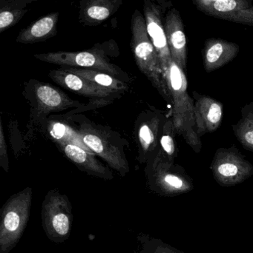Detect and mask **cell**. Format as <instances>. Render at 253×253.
<instances>
[{"label": "cell", "mask_w": 253, "mask_h": 253, "mask_svg": "<svg viewBox=\"0 0 253 253\" xmlns=\"http://www.w3.org/2000/svg\"><path fill=\"white\" fill-rule=\"evenodd\" d=\"M59 13H51L40 18L19 33L16 42L22 44H32L45 41L55 36Z\"/></svg>", "instance_id": "2e32d148"}, {"label": "cell", "mask_w": 253, "mask_h": 253, "mask_svg": "<svg viewBox=\"0 0 253 253\" xmlns=\"http://www.w3.org/2000/svg\"><path fill=\"white\" fill-rule=\"evenodd\" d=\"M32 190H25L10 197L4 205L1 227V253H7L17 243L29 216Z\"/></svg>", "instance_id": "3957f363"}, {"label": "cell", "mask_w": 253, "mask_h": 253, "mask_svg": "<svg viewBox=\"0 0 253 253\" xmlns=\"http://www.w3.org/2000/svg\"><path fill=\"white\" fill-rule=\"evenodd\" d=\"M0 162L1 166L4 170L8 169V156H7V146L4 140V132H3L2 125L0 126Z\"/></svg>", "instance_id": "4316f807"}, {"label": "cell", "mask_w": 253, "mask_h": 253, "mask_svg": "<svg viewBox=\"0 0 253 253\" xmlns=\"http://www.w3.org/2000/svg\"><path fill=\"white\" fill-rule=\"evenodd\" d=\"M253 0H218L212 2L195 3L199 10L209 16H218L239 9L247 8L253 5Z\"/></svg>", "instance_id": "ffe728a7"}, {"label": "cell", "mask_w": 253, "mask_h": 253, "mask_svg": "<svg viewBox=\"0 0 253 253\" xmlns=\"http://www.w3.org/2000/svg\"><path fill=\"white\" fill-rule=\"evenodd\" d=\"M22 14L23 12L18 10H1L0 13V32L15 25Z\"/></svg>", "instance_id": "d4e9b609"}, {"label": "cell", "mask_w": 253, "mask_h": 253, "mask_svg": "<svg viewBox=\"0 0 253 253\" xmlns=\"http://www.w3.org/2000/svg\"><path fill=\"white\" fill-rule=\"evenodd\" d=\"M131 31V47L138 68L151 82L160 95L168 102L172 103V98L160 59L147 32L145 17L138 10H135L132 15Z\"/></svg>", "instance_id": "6da1fadb"}, {"label": "cell", "mask_w": 253, "mask_h": 253, "mask_svg": "<svg viewBox=\"0 0 253 253\" xmlns=\"http://www.w3.org/2000/svg\"><path fill=\"white\" fill-rule=\"evenodd\" d=\"M165 80L172 98L173 121L175 130L183 134L192 147L201 148V141L193 126L195 120L194 104L187 92V80L184 71L173 60L164 74Z\"/></svg>", "instance_id": "7a4b0ae2"}, {"label": "cell", "mask_w": 253, "mask_h": 253, "mask_svg": "<svg viewBox=\"0 0 253 253\" xmlns=\"http://www.w3.org/2000/svg\"><path fill=\"white\" fill-rule=\"evenodd\" d=\"M150 166L149 179L154 190L164 196H174L193 190L191 178L181 168L174 166L173 162L159 151Z\"/></svg>", "instance_id": "5b68a950"}, {"label": "cell", "mask_w": 253, "mask_h": 253, "mask_svg": "<svg viewBox=\"0 0 253 253\" xmlns=\"http://www.w3.org/2000/svg\"><path fill=\"white\" fill-rule=\"evenodd\" d=\"M144 11L147 32L157 51L164 74L167 71L172 59L168 45L161 8L151 0H146Z\"/></svg>", "instance_id": "ba28073f"}, {"label": "cell", "mask_w": 253, "mask_h": 253, "mask_svg": "<svg viewBox=\"0 0 253 253\" xmlns=\"http://www.w3.org/2000/svg\"><path fill=\"white\" fill-rule=\"evenodd\" d=\"M34 90L37 117H43L51 112L82 106L80 102L71 99L64 92L50 84L37 83L34 84Z\"/></svg>", "instance_id": "30bf717a"}, {"label": "cell", "mask_w": 253, "mask_h": 253, "mask_svg": "<svg viewBox=\"0 0 253 253\" xmlns=\"http://www.w3.org/2000/svg\"><path fill=\"white\" fill-rule=\"evenodd\" d=\"M161 120L158 116H150L138 127L137 141L141 163L148 160L155 150L158 143Z\"/></svg>", "instance_id": "9a60e30c"}, {"label": "cell", "mask_w": 253, "mask_h": 253, "mask_svg": "<svg viewBox=\"0 0 253 253\" xmlns=\"http://www.w3.org/2000/svg\"><path fill=\"white\" fill-rule=\"evenodd\" d=\"M240 47L237 44L221 39H209L203 50V65L210 73L231 62L237 56Z\"/></svg>", "instance_id": "4fadbf2b"}, {"label": "cell", "mask_w": 253, "mask_h": 253, "mask_svg": "<svg viewBox=\"0 0 253 253\" xmlns=\"http://www.w3.org/2000/svg\"><path fill=\"white\" fill-rule=\"evenodd\" d=\"M113 5L110 0H90L86 4L83 13L90 22H101L109 17Z\"/></svg>", "instance_id": "7402d4cb"}, {"label": "cell", "mask_w": 253, "mask_h": 253, "mask_svg": "<svg viewBox=\"0 0 253 253\" xmlns=\"http://www.w3.org/2000/svg\"><path fill=\"white\" fill-rule=\"evenodd\" d=\"M61 149L67 158L79 169L89 175L105 180L114 178L111 169L97 159L95 153L72 144H60Z\"/></svg>", "instance_id": "7c38bea8"}, {"label": "cell", "mask_w": 253, "mask_h": 253, "mask_svg": "<svg viewBox=\"0 0 253 253\" xmlns=\"http://www.w3.org/2000/svg\"><path fill=\"white\" fill-rule=\"evenodd\" d=\"M145 253H185L158 239H152L147 245Z\"/></svg>", "instance_id": "484cf974"}, {"label": "cell", "mask_w": 253, "mask_h": 253, "mask_svg": "<svg viewBox=\"0 0 253 253\" xmlns=\"http://www.w3.org/2000/svg\"><path fill=\"white\" fill-rule=\"evenodd\" d=\"M39 60L61 65L62 68H85L98 70L125 79V74L120 68L111 64L103 52L98 48L79 52H51L34 55Z\"/></svg>", "instance_id": "277c9868"}, {"label": "cell", "mask_w": 253, "mask_h": 253, "mask_svg": "<svg viewBox=\"0 0 253 253\" xmlns=\"http://www.w3.org/2000/svg\"><path fill=\"white\" fill-rule=\"evenodd\" d=\"M78 132L85 145L95 155L102 158L112 169L125 175L129 172V166L124 151L111 135L91 125L84 124Z\"/></svg>", "instance_id": "8992f818"}, {"label": "cell", "mask_w": 253, "mask_h": 253, "mask_svg": "<svg viewBox=\"0 0 253 253\" xmlns=\"http://www.w3.org/2000/svg\"><path fill=\"white\" fill-rule=\"evenodd\" d=\"M164 27L172 60L184 71L187 63V37L182 19L176 8L168 10Z\"/></svg>", "instance_id": "8fae6325"}, {"label": "cell", "mask_w": 253, "mask_h": 253, "mask_svg": "<svg viewBox=\"0 0 253 253\" xmlns=\"http://www.w3.org/2000/svg\"><path fill=\"white\" fill-rule=\"evenodd\" d=\"M162 128V135L160 139V144L161 146L160 152L165 158L174 162L176 148L173 135L174 131L175 130L173 121L167 120Z\"/></svg>", "instance_id": "603a6c76"}, {"label": "cell", "mask_w": 253, "mask_h": 253, "mask_svg": "<svg viewBox=\"0 0 253 253\" xmlns=\"http://www.w3.org/2000/svg\"><path fill=\"white\" fill-rule=\"evenodd\" d=\"M218 1V0H193V2H212V1Z\"/></svg>", "instance_id": "83f0119b"}, {"label": "cell", "mask_w": 253, "mask_h": 253, "mask_svg": "<svg viewBox=\"0 0 253 253\" xmlns=\"http://www.w3.org/2000/svg\"><path fill=\"white\" fill-rule=\"evenodd\" d=\"M242 118L233 126L235 135L245 148L253 152V102L242 111Z\"/></svg>", "instance_id": "44dd1931"}, {"label": "cell", "mask_w": 253, "mask_h": 253, "mask_svg": "<svg viewBox=\"0 0 253 253\" xmlns=\"http://www.w3.org/2000/svg\"><path fill=\"white\" fill-rule=\"evenodd\" d=\"M69 72L74 73L80 76L90 82L108 89L115 93H123L126 91L129 86L122 79L117 78L109 73L98 70L85 69V68H62Z\"/></svg>", "instance_id": "ac0fdd59"}, {"label": "cell", "mask_w": 253, "mask_h": 253, "mask_svg": "<svg viewBox=\"0 0 253 253\" xmlns=\"http://www.w3.org/2000/svg\"><path fill=\"white\" fill-rule=\"evenodd\" d=\"M68 204L65 196L51 191L46 196L43 205L44 211L51 215L52 226L59 236H67L70 230L69 217L65 213Z\"/></svg>", "instance_id": "e0dca14e"}, {"label": "cell", "mask_w": 253, "mask_h": 253, "mask_svg": "<svg viewBox=\"0 0 253 253\" xmlns=\"http://www.w3.org/2000/svg\"><path fill=\"white\" fill-rule=\"evenodd\" d=\"M218 18L236 23L253 26V5L247 8L239 9L236 11L221 15Z\"/></svg>", "instance_id": "cb8c5ba5"}, {"label": "cell", "mask_w": 253, "mask_h": 253, "mask_svg": "<svg viewBox=\"0 0 253 253\" xmlns=\"http://www.w3.org/2000/svg\"><path fill=\"white\" fill-rule=\"evenodd\" d=\"M48 132L50 136L57 143L60 144H72L85 149L87 151L93 153L89 150L83 142L81 135L78 131H76L71 126L60 122H49L47 126Z\"/></svg>", "instance_id": "d6986e66"}, {"label": "cell", "mask_w": 253, "mask_h": 253, "mask_svg": "<svg viewBox=\"0 0 253 253\" xmlns=\"http://www.w3.org/2000/svg\"><path fill=\"white\" fill-rule=\"evenodd\" d=\"M215 181L223 187L241 184L253 174V166L236 147L218 150L211 165Z\"/></svg>", "instance_id": "52a82bcc"}, {"label": "cell", "mask_w": 253, "mask_h": 253, "mask_svg": "<svg viewBox=\"0 0 253 253\" xmlns=\"http://www.w3.org/2000/svg\"><path fill=\"white\" fill-rule=\"evenodd\" d=\"M49 77L66 90L101 102H106L110 98L118 96L119 94L118 93L98 85L74 73L67 71L62 68L51 71Z\"/></svg>", "instance_id": "9c48e42d"}, {"label": "cell", "mask_w": 253, "mask_h": 253, "mask_svg": "<svg viewBox=\"0 0 253 253\" xmlns=\"http://www.w3.org/2000/svg\"><path fill=\"white\" fill-rule=\"evenodd\" d=\"M194 113L198 133L202 135L218 129L223 118V105L212 98L201 96L196 98Z\"/></svg>", "instance_id": "5bb4252c"}]
</instances>
